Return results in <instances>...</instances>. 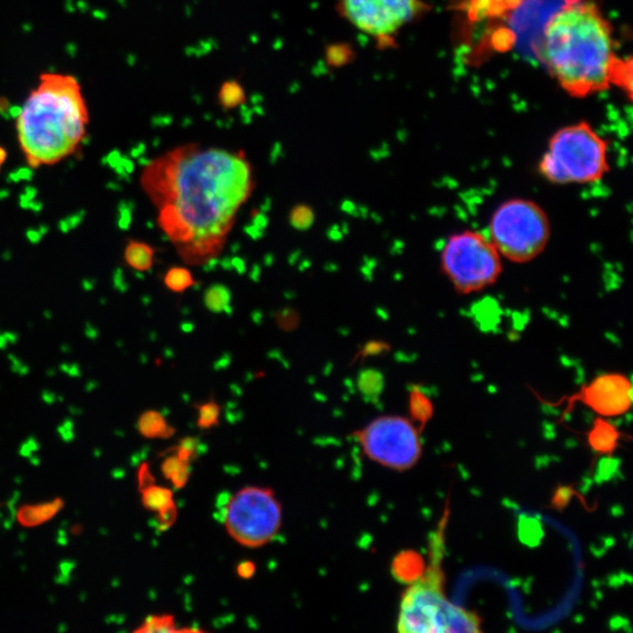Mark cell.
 I'll list each match as a JSON object with an SVG mask.
<instances>
[{
    "label": "cell",
    "instance_id": "ee69618b",
    "mask_svg": "<svg viewBox=\"0 0 633 633\" xmlns=\"http://www.w3.org/2000/svg\"><path fill=\"white\" fill-rule=\"evenodd\" d=\"M325 270L336 271L337 270V266L334 265V264H327V265H325Z\"/></svg>",
    "mask_w": 633,
    "mask_h": 633
},
{
    "label": "cell",
    "instance_id": "d6a6232c",
    "mask_svg": "<svg viewBox=\"0 0 633 633\" xmlns=\"http://www.w3.org/2000/svg\"><path fill=\"white\" fill-rule=\"evenodd\" d=\"M252 224L257 227L259 230L265 231L266 227L269 224V220L266 217L265 213H257L254 220H252Z\"/></svg>",
    "mask_w": 633,
    "mask_h": 633
},
{
    "label": "cell",
    "instance_id": "ffe728a7",
    "mask_svg": "<svg viewBox=\"0 0 633 633\" xmlns=\"http://www.w3.org/2000/svg\"><path fill=\"white\" fill-rule=\"evenodd\" d=\"M384 379L378 371L365 370L358 375V387L360 392L366 397H375L381 392Z\"/></svg>",
    "mask_w": 633,
    "mask_h": 633
},
{
    "label": "cell",
    "instance_id": "d4e9b609",
    "mask_svg": "<svg viewBox=\"0 0 633 633\" xmlns=\"http://www.w3.org/2000/svg\"><path fill=\"white\" fill-rule=\"evenodd\" d=\"M142 429L145 434L150 436L165 434L168 427L165 426V421L158 413L150 412L145 416L142 421Z\"/></svg>",
    "mask_w": 633,
    "mask_h": 633
},
{
    "label": "cell",
    "instance_id": "8d00e7d4",
    "mask_svg": "<svg viewBox=\"0 0 633 633\" xmlns=\"http://www.w3.org/2000/svg\"><path fill=\"white\" fill-rule=\"evenodd\" d=\"M27 236L30 238L31 242L35 243V242L42 238V233L40 231H38V230H33V231H30V233H27Z\"/></svg>",
    "mask_w": 633,
    "mask_h": 633
},
{
    "label": "cell",
    "instance_id": "7bdbcfd3",
    "mask_svg": "<svg viewBox=\"0 0 633 633\" xmlns=\"http://www.w3.org/2000/svg\"><path fill=\"white\" fill-rule=\"evenodd\" d=\"M5 158H6V153L3 148H0V165L5 161Z\"/></svg>",
    "mask_w": 633,
    "mask_h": 633
},
{
    "label": "cell",
    "instance_id": "7c38bea8",
    "mask_svg": "<svg viewBox=\"0 0 633 633\" xmlns=\"http://www.w3.org/2000/svg\"><path fill=\"white\" fill-rule=\"evenodd\" d=\"M620 438L622 433L603 416L596 418L593 426L588 431L589 446L598 455L612 457L618 448Z\"/></svg>",
    "mask_w": 633,
    "mask_h": 633
},
{
    "label": "cell",
    "instance_id": "9c48e42d",
    "mask_svg": "<svg viewBox=\"0 0 633 633\" xmlns=\"http://www.w3.org/2000/svg\"><path fill=\"white\" fill-rule=\"evenodd\" d=\"M337 10L379 49H390L401 31L427 11V5L424 0H338Z\"/></svg>",
    "mask_w": 633,
    "mask_h": 633
},
{
    "label": "cell",
    "instance_id": "8fae6325",
    "mask_svg": "<svg viewBox=\"0 0 633 633\" xmlns=\"http://www.w3.org/2000/svg\"><path fill=\"white\" fill-rule=\"evenodd\" d=\"M568 402L569 409L575 402H582L603 418L624 416L632 406V384L622 373H605L568 397Z\"/></svg>",
    "mask_w": 633,
    "mask_h": 633
},
{
    "label": "cell",
    "instance_id": "5bb4252c",
    "mask_svg": "<svg viewBox=\"0 0 633 633\" xmlns=\"http://www.w3.org/2000/svg\"><path fill=\"white\" fill-rule=\"evenodd\" d=\"M409 405L411 418L418 424L419 431L421 433L426 427V425L429 422V420L433 418L434 406L429 400V397L418 387H414L409 392Z\"/></svg>",
    "mask_w": 633,
    "mask_h": 633
},
{
    "label": "cell",
    "instance_id": "4fadbf2b",
    "mask_svg": "<svg viewBox=\"0 0 633 633\" xmlns=\"http://www.w3.org/2000/svg\"><path fill=\"white\" fill-rule=\"evenodd\" d=\"M425 559L418 551L402 550L394 557L391 564V573L402 584H412L422 577L426 571Z\"/></svg>",
    "mask_w": 633,
    "mask_h": 633
},
{
    "label": "cell",
    "instance_id": "1f68e13d",
    "mask_svg": "<svg viewBox=\"0 0 633 633\" xmlns=\"http://www.w3.org/2000/svg\"><path fill=\"white\" fill-rule=\"evenodd\" d=\"M83 213H81L83 215ZM81 215L76 214L72 217L67 218V220H64L61 221L60 229L63 231H67V230H71V229L75 228L76 225L79 224L80 221H81Z\"/></svg>",
    "mask_w": 633,
    "mask_h": 633
},
{
    "label": "cell",
    "instance_id": "b9f144b4",
    "mask_svg": "<svg viewBox=\"0 0 633 633\" xmlns=\"http://www.w3.org/2000/svg\"><path fill=\"white\" fill-rule=\"evenodd\" d=\"M264 261H265V264H268V265H269V266L272 265V262H274V256L268 255V256H266L265 259H264Z\"/></svg>",
    "mask_w": 633,
    "mask_h": 633
},
{
    "label": "cell",
    "instance_id": "52a82bcc",
    "mask_svg": "<svg viewBox=\"0 0 633 633\" xmlns=\"http://www.w3.org/2000/svg\"><path fill=\"white\" fill-rule=\"evenodd\" d=\"M440 264L443 274L460 295L484 291L502 274L501 255L491 238L472 230L454 233L447 240Z\"/></svg>",
    "mask_w": 633,
    "mask_h": 633
},
{
    "label": "cell",
    "instance_id": "836d02e7",
    "mask_svg": "<svg viewBox=\"0 0 633 633\" xmlns=\"http://www.w3.org/2000/svg\"><path fill=\"white\" fill-rule=\"evenodd\" d=\"M326 236L329 237V240H334V242H339V240H343L344 233L341 231L339 225H334V227H331V228L327 230Z\"/></svg>",
    "mask_w": 633,
    "mask_h": 633
},
{
    "label": "cell",
    "instance_id": "cb8c5ba5",
    "mask_svg": "<svg viewBox=\"0 0 633 633\" xmlns=\"http://www.w3.org/2000/svg\"><path fill=\"white\" fill-rule=\"evenodd\" d=\"M141 631L147 632H172L175 631V622L172 616H155L147 619Z\"/></svg>",
    "mask_w": 633,
    "mask_h": 633
},
{
    "label": "cell",
    "instance_id": "d590c367",
    "mask_svg": "<svg viewBox=\"0 0 633 633\" xmlns=\"http://www.w3.org/2000/svg\"><path fill=\"white\" fill-rule=\"evenodd\" d=\"M231 269H235L240 274H245L247 265H245L244 259L240 258V257H233V258L231 259Z\"/></svg>",
    "mask_w": 633,
    "mask_h": 633
},
{
    "label": "cell",
    "instance_id": "d6986e66",
    "mask_svg": "<svg viewBox=\"0 0 633 633\" xmlns=\"http://www.w3.org/2000/svg\"><path fill=\"white\" fill-rule=\"evenodd\" d=\"M165 284L174 293H183L184 290L194 286L195 281L190 271L186 268L175 266L167 271L165 276Z\"/></svg>",
    "mask_w": 633,
    "mask_h": 633
},
{
    "label": "cell",
    "instance_id": "ac0fdd59",
    "mask_svg": "<svg viewBox=\"0 0 633 633\" xmlns=\"http://www.w3.org/2000/svg\"><path fill=\"white\" fill-rule=\"evenodd\" d=\"M143 502L148 509L155 510L158 513L175 506L172 491L161 487L148 488L143 494Z\"/></svg>",
    "mask_w": 633,
    "mask_h": 633
},
{
    "label": "cell",
    "instance_id": "f546056e",
    "mask_svg": "<svg viewBox=\"0 0 633 633\" xmlns=\"http://www.w3.org/2000/svg\"><path fill=\"white\" fill-rule=\"evenodd\" d=\"M119 210H120L119 225H120V228L128 229L131 222V209L128 208V204H121Z\"/></svg>",
    "mask_w": 633,
    "mask_h": 633
},
{
    "label": "cell",
    "instance_id": "3957f363",
    "mask_svg": "<svg viewBox=\"0 0 633 633\" xmlns=\"http://www.w3.org/2000/svg\"><path fill=\"white\" fill-rule=\"evenodd\" d=\"M90 113L79 80L44 73L17 117L19 145L31 167L56 165L73 154L86 136Z\"/></svg>",
    "mask_w": 633,
    "mask_h": 633
},
{
    "label": "cell",
    "instance_id": "7402d4cb",
    "mask_svg": "<svg viewBox=\"0 0 633 633\" xmlns=\"http://www.w3.org/2000/svg\"><path fill=\"white\" fill-rule=\"evenodd\" d=\"M221 416V407L215 402L209 401L197 409V426L202 429L217 426Z\"/></svg>",
    "mask_w": 633,
    "mask_h": 633
},
{
    "label": "cell",
    "instance_id": "44dd1931",
    "mask_svg": "<svg viewBox=\"0 0 633 633\" xmlns=\"http://www.w3.org/2000/svg\"><path fill=\"white\" fill-rule=\"evenodd\" d=\"M315 211L308 204L293 206L290 213V224L298 231H308L309 229H311L312 225L315 224Z\"/></svg>",
    "mask_w": 633,
    "mask_h": 633
},
{
    "label": "cell",
    "instance_id": "7a4b0ae2",
    "mask_svg": "<svg viewBox=\"0 0 633 633\" xmlns=\"http://www.w3.org/2000/svg\"><path fill=\"white\" fill-rule=\"evenodd\" d=\"M534 53L573 98L612 86L631 97L632 61L619 58L612 25L593 1L566 0L559 5L548 17Z\"/></svg>",
    "mask_w": 633,
    "mask_h": 633
},
{
    "label": "cell",
    "instance_id": "5b68a950",
    "mask_svg": "<svg viewBox=\"0 0 633 633\" xmlns=\"http://www.w3.org/2000/svg\"><path fill=\"white\" fill-rule=\"evenodd\" d=\"M539 172L557 186L596 183L610 172L609 143L586 121L554 131Z\"/></svg>",
    "mask_w": 633,
    "mask_h": 633
},
{
    "label": "cell",
    "instance_id": "277c9868",
    "mask_svg": "<svg viewBox=\"0 0 633 633\" xmlns=\"http://www.w3.org/2000/svg\"><path fill=\"white\" fill-rule=\"evenodd\" d=\"M448 513L429 541V564L422 577L409 585L401 598L397 631L405 633L481 632L482 619L475 612L452 603L445 591L443 557Z\"/></svg>",
    "mask_w": 633,
    "mask_h": 633
},
{
    "label": "cell",
    "instance_id": "6da1fadb",
    "mask_svg": "<svg viewBox=\"0 0 633 633\" xmlns=\"http://www.w3.org/2000/svg\"><path fill=\"white\" fill-rule=\"evenodd\" d=\"M143 186L162 206V228L176 240L220 238L252 186L242 153L197 145L177 147L147 163Z\"/></svg>",
    "mask_w": 633,
    "mask_h": 633
},
{
    "label": "cell",
    "instance_id": "2e32d148",
    "mask_svg": "<svg viewBox=\"0 0 633 633\" xmlns=\"http://www.w3.org/2000/svg\"><path fill=\"white\" fill-rule=\"evenodd\" d=\"M231 298H233L231 291L228 286L223 284L210 285L204 293L203 303L206 305V308L215 315H220L224 312L227 315H230L233 313Z\"/></svg>",
    "mask_w": 633,
    "mask_h": 633
},
{
    "label": "cell",
    "instance_id": "603a6c76",
    "mask_svg": "<svg viewBox=\"0 0 633 633\" xmlns=\"http://www.w3.org/2000/svg\"><path fill=\"white\" fill-rule=\"evenodd\" d=\"M242 99H244V93L238 83L231 81V83H225L224 86L222 87L220 100L224 107L240 105Z\"/></svg>",
    "mask_w": 633,
    "mask_h": 633
},
{
    "label": "cell",
    "instance_id": "ba28073f",
    "mask_svg": "<svg viewBox=\"0 0 633 633\" xmlns=\"http://www.w3.org/2000/svg\"><path fill=\"white\" fill-rule=\"evenodd\" d=\"M283 521L281 503L270 488L245 487L225 504V529L237 543L259 548L274 540Z\"/></svg>",
    "mask_w": 633,
    "mask_h": 633
},
{
    "label": "cell",
    "instance_id": "8992f818",
    "mask_svg": "<svg viewBox=\"0 0 633 633\" xmlns=\"http://www.w3.org/2000/svg\"><path fill=\"white\" fill-rule=\"evenodd\" d=\"M489 233L500 255L523 264L545 250L550 240V220L545 210L532 199H507L495 209Z\"/></svg>",
    "mask_w": 633,
    "mask_h": 633
},
{
    "label": "cell",
    "instance_id": "e0dca14e",
    "mask_svg": "<svg viewBox=\"0 0 633 633\" xmlns=\"http://www.w3.org/2000/svg\"><path fill=\"white\" fill-rule=\"evenodd\" d=\"M163 465H165L163 470H165V475L172 479L175 487L182 488L184 484H187L189 472H190V468H189L190 462L186 461L183 459L175 455V457H169Z\"/></svg>",
    "mask_w": 633,
    "mask_h": 633
},
{
    "label": "cell",
    "instance_id": "9a60e30c",
    "mask_svg": "<svg viewBox=\"0 0 633 633\" xmlns=\"http://www.w3.org/2000/svg\"><path fill=\"white\" fill-rule=\"evenodd\" d=\"M124 261L131 269L146 272L154 262V249L142 242L131 240L124 250Z\"/></svg>",
    "mask_w": 633,
    "mask_h": 633
},
{
    "label": "cell",
    "instance_id": "4316f807",
    "mask_svg": "<svg viewBox=\"0 0 633 633\" xmlns=\"http://www.w3.org/2000/svg\"><path fill=\"white\" fill-rule=\"evenodd\" d=\"M573 495H576V491H573V487L570 486H561L554 494V498L551 500V508L554 509L563 510L569 504L570 500Z\"/></svg>",
    "mask_w": 633,
    "mask_h": 633
},
{
    "label": "cell",
    "instance_id": "74e56055",
    "mask_svg": "<svg viewBox=\"0 0 633 633\" xmlns=\"http://www.w3.org/2000/svg\"><path fill=\"white\" fill-rule=\"evenodd\" d=\"M194 327H195V326H194V322H182L181 330L183 331L184 334H190V332L194 331Z\"/></svg>",
    "mask_w": 633,
    "mask_h": 633
},
{
    "label": "cell",
    "instance_id": "484cf974",
    "mask_svg": "<svg viewBox=\"0 0 633 633\" xmlns=\"http://www.w3.org/2000/svg\"><path fill=\"white\" fill-rule=\"evenodd\" d=\"M352 58V51L347 45H334L327 51V63L334 67L344 66Z\"/></svg>",
    "mask_w": 633,
    "mask_h": 633
},
{
    "label": "cell",
    "instance_id": "e575fe53",
    "mask_svg": "<svg viewBox=\"0 0 633 633\" xmlns=\"http://www.w3.org/2000/svg\"><path fill=\"white\" fill-rule=\"evenodd\" d=\"M244 231H245L247 235L252 237V240H261V238L264 236V231L259 230V229L254 224L245 227V228H244Z\"/></svg>",
    "mask_w": 633,
    "mask_h": 633
},
{
    "label": "cell",
    "instance_id": "ab89813d",
    "mask_svg": "<svg viewBox=\"0 0 633 633\" xmlns=\"http://www.w3.org/2000/svg\"><path fill=\"white\" fill-rule=\"evenodd\" d=\"M259 274H261V268L257 265L254 266V268H252V272L250 274V277H252V281H258Z\"/></svg>",
    "mask_w": 633,
    "mask_h": 633
},
{
    "label": "cell",
    "instance_id": "4dcf8cb0",
    "mask_svg": "<svg viewBox=\"0 0 633 633\" xmlns=\"http://www.w3.org/2000/svg\"><path fill=\"white\" fill-rule=\"evenodd\" d=\"M384 346H385V345L382 344V343L371 341V343H368V344L363 346L361 354H363V356H375V354L381 353L382 347H384Z\"/></svg>",
    "mask_w": 633,
    "mask_h": 633
},
{
    "label": "cell",
    "instance_id": "60d3db41",
    "mask_svg": "<svg viewBox=\"0 0 633 633\" xmlns=\"http://www.w3.org/2000/svg\"><path fill=\"white\" fill-rule=\"evenodd\" d=\"M300 255V250H297V252H293L289 257V263L291 265H295V261L298 259V256Z\"/></svg>",
    "mask_w": 633,
    "mask_h": 633
},
{
    "label": "cell",
    "instance_id": "30bf717a",
    "mask_svg": "<svg viewBox=\"0 0 633 633\" xmlns=\"http://www.w3.org/2000/svg\"><path fill=\"white\" fill-rule=\"evenodd\" d=\"M354 436L368 459L393 470H409L422 455L419 429L402 416L378 418Z\"/></svg>",
    "mask_w": 633,
    "mask_h": 633
},
{
    "label": "cell",
    "instance_id": "f1b7e54d",
    "mask_svg": "<svg viewBox=\"0 0 633 633\" xmlns=\"http://www.w3.org/2000/svg\"><path fill=\"white\" fill-rule=\"evenodd\" d=\"M256 573L255 563L252 561H244L237 566V575L243 579L252 578Z\"/></svg>",
    "mask_w": 633,
    "mask_h": 633
},
{
    "label": "cell",
    "instance_id": "f35d334b",
    "mask_svg": "<svg viewBox=\"0 0 633 633\" xmlns=\"http://www.w3.org/2000/svg\"><path fill=\"white\" fill-rule=\"evenodd\" d=\"M341 210H343V211H345V213L352 214V202H350V201H344V202L341 203Z\"/></svg>",
    "mask_w": 633,
    "mask_h": 633
},
{
    "label": "cell",
    "instance_id": "83f0119b",
    "mask_svg": "<svg viewBox=\"0 0 633 633\" xmlns=\"http://www.w3.org/2000/svg\"><path fill=\"white\" fill-rule=\"evenodd\" d=\"M277 322L283 330L293 331L298 325L299 318H298V315H297L296 312L291 310V309H284V310L278 312Z\"/></svg>",
    "mask_w": 633,
    "mask_h": 633
}]
</instances>
